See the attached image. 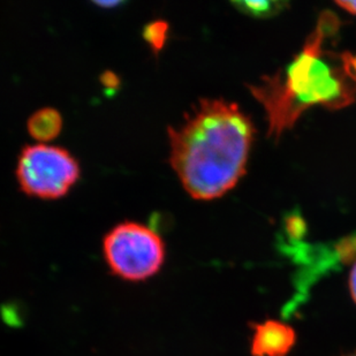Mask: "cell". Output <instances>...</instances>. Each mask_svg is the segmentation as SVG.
Instances as JSON below:
<instances>
[{
  "label": "cell",
  "instance_id": "9c48e42d",
  "mask_svg": "<svg viewBox=\"0 0 356 356\" xmlns=\"http://www.w3.org/2000/svg\"><path fill=\"white\" fill-rule=\"evenodd\" d=\"M343 58L348 74L354 81H356V54L354 56L350 54H343Z\"/></svg>",
  "mask_w": 356,
  "mask_h": 356
},
{
  "label": "cell",
  "instance_id": "6da1fadb",
  "mask_svg": "<svg viewBox=\"0 0 356 356\" xmlns=\"http://www.w3.org/2000/svg\"><path fill=\"white\" fill-rule=\"evenodd\" d=\"M168 131L170 163L193 198L220 197L245 175L255 128L236 103L202 99Z\"/></svg>",
  "mask_w": 356,
  "mask_h": 356
},
{
  "label": "cell",
  "instance_id": "8992f818",
  "mask_svg": "<svg viewBox=\"0 0 356 356\" xmlns=\"http://www.w3.org/2000/svg\"><path fill=\"white\" fill-rule=\"evenodd\" d=\"M63 122V117L58 110L42 108L35 111L28 119V133L40 143H47L60 134Z\"/></svg>",
  "mask_w": 356,
  "mask_h": 356
},
{
  "label": "cell",
  "instance_id": "7c38bea8",
  "mask_svg": "<svg viewBox=\"0 0 356 356\" xmlns=\"http://www.w3.org/2000/svg\"><path fill=\"white\" fill-rule=\"evenodd\" d=\"M337 5L341 7L343 10L356 15V1H337Z\"/></svg>",
  "mask_w": 356,
  "mask_h": 356
},
{
  "label": "cell",
  "instance_id": "8fae6325",
  "mask_svg": "<svg viewBox=\"0 0 356 356\" xmlns=\"http://www.w3.org/2000/svg\"><path fill=\"white\" fill-rule=\"evenodd\" d=\"M350 296L353 298L354 302L356 303V262L352 268L350 275Z\"/></svg>",
  "mask_w": 356,
  "mask_h": 356
},
{
  "label": "cell",
  "instance_id": "3957f363",
  "mask_svg": "<svg viewBox=\"0 0 356 356\" xmlns=\"http://www.w3.org/2000/svg\"><path fill=\"white\" fill-rule=\"evenodd\" d=\"M103 255L112 275L145 282L159 273L166 249L159 233L136 222H119L103 238Z\"/></svg>",
  "mask_w": 356,
  "mask_h": 356
},
{
  "label": "cell",
  "instance_id": "7a4b0ae2",
  "mask_svg": "<svg viewBox=\"0 0 356 356\" xmlns=\"http://www.w3.org/2000/svg\"><path fill=\"white\" fill-rule=\"evenodd\" d=\"M338 28V17L324 12L302 51L284 71L266 76L259 86H249L266 108L270 135L278 138L314 105L336 110L355 99L356 81L348 74L343 54L324 47Z\"/></svg>",
  "mask_w": 356,
  "mask_h": 356
},
{
  "label": "cell",
  "instance_id": "277c9868",
  "mask_svg": "<svg viewBox=\"0 0 356 356\" xmlns=\"http://www.w3.org/2000/svg\"><path fill=\"white\" fill-rule=\"evenodd\" d=\"M80 175V164L74 156L58 145H26L17 159V179L21 191L34 197H63L76 184Z\"/></svg>",
  "mask_w": 356,
  "mask_h": 356
},
{
  "label": "cell",
  "instance_id": "4fadbf2b",
  "mask_svg": "<svg viewBox=\"0 0 356 356\" xmlns=\"http://www.w3.org/2000/svg\"><path fill=\"white\" fill-rule=\"evenodd\" d=\"M98 6L101 7H115L118 6V5H120V3H118V1H97Z\"/></svg>",
  "mask_w": 356,
  "mask_h": 356
},
{
  "label": "cell",
  "instance_id": "30bf717a",
  "mask_svg": "<svg viewBox=\"0 0 356 356\" xmlns=\"http://www.w3.org/2000/svg\"><path fill=\"white\" fill-rule=\"evenodd\" d=\"M102 82H103L105 87L112 90V89L118 87L119 79L115 73L108 72V73H104V74L102 75Z\"/></svg>",
  "mask_w": 356,
  "mask_h": 356
},
{
  "label": "cell",
  "instance_id": "52a82bcc",
  "mask_svg": "<svg viewBox=\"0 0 356 356\" xmlns=\"http://www.w3.org/2000/svg\"><path fill=\"white\" fill-rule=\"evenodd\" d=\"M233 5L236 7V10L247 14L249 17L266 19L282 12L287 3L266 0V1H236Z\"/></svg>",
  "mask_w": 356,
  "mask_h": 356
},
{
  "label": "cell",
  "instance_id": "ba28073f",
  "mask_svg": "<svg viewBox=\"0 0 356 356\" xmlns=\"http://www.w3.org/2000/svg\"><path fill=\"white\" fill-rule=\"evenodd\" d=\"M168 24L164 20H155L147 24L143 31L145 42L157 54L163 49L168 40Z\"/></svg>",
  "mask_w": 356,
  "mask_h": 356
},
{
  "label": "cell",
  "instance_id": "5bb4252c",
  "mask_svg": "<svg viewBox=\"0 0 356 356\" xmlns=\"http://www.w3.org/2000/svg\"><path fill=\"white\" fill-rule=\"evenodd\" d=\"M345 356H356V352H354V353L347 354V355Z\"/></svg>",
  "mask_w": 356,
  "mask_h": 356
},
{
  "label": "cell",
  "instance_id": "5b68a950",
  "mask_svg": "<svg viewBox=\"0 0 356 356\" xmlns=\"http://www.w3.org/2000/svg\"><path fill=\"white\" fill-rule=\"evenodd\" d=\"M252 329V356H287L296 345V331L285 323L268 319Z\"/></svg>",
  "mask_w": 356,
  "mask_h": 356
}]
</instances>
